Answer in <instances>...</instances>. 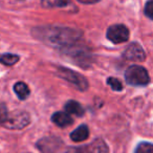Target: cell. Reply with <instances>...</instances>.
I'll use <instances>...</instances> for the list:
<instances>
[{"mask_svg": "<svg viewBox=\"0 0 153 153\" xmlns=\"http://www.w3.org/2000/svg\"><path fill=\"white\" fill-rule=\"evenodd\" d=\"M65 110L68 114H74L76 115V117H83L84 113H85V110H84L83 106H82L80 103L76 102L74 100L68 101L65 104Z\"/></svg>", "mask_w": 153, "mask_h": 153, "instance_id": "11", "label": "cell"}, {"mask_svg": "<svg viewBox=\"0 0 153 153\" xmlns=\"http://www.w3.org/2000/svg\"><path fill=\"white\" fill-rule=\"evenodd\" d=\"M51 122H53L55 125H57L58 127L65 128V127H68L69 125H71V124L74 123V120H72L71 115L68 114L67 112L58 111V112H55L51 115Z\"/></svg>", "mask_w": 153, "mask_h": 153, "instance_id": "8", "label": "cell"}, {"mask_svg": "<svg viewBox=\"0 0 153 153\" xmlns=\"http://www.w3.org/2000/svg\"><path fill=\"white\" fill-rule=\"evenodd\" d=\"M134 153H153V146L151 143L143 142L138 144Z\"/></svg>", "mask_w": 153, "mask_h": 153, "instance_id": "15", "label": "cell"}, {"mask_svg": "<svg viewBox=\"0 0 153 153\" xmlns=\"http://www.w3.org/2000/svg\"><path fill=\"white\" fill-rule=\"evenodd\" d=\"M85 151L86 153H109V148L105 140L102 138H97L86 147Z\"/></svg>", "mask_w": 153, "mask_h": 153, "instance_id": "9", "label": "cell"}, {"mask_svg": "<svg viewBox=\"0 0 153 153\" xmlns=\"http://www.w3.org/2000/svg\"><path fill=\"white\" fill-rule=\"evenodd\" d=\"M58 76H61L65 81L69 82L76 89L81 90V91H85L88 88L87 80L82 74H78L71 69H68L65 67H59L58 68Z\"/></svg>", "mask_w": 153, "mask_h": 153, "instance_id": "3", "label": "cell"}, {"mask_svg": "<svg viewBox=\"0 0 153 153\" xmlns=\"http://www.w3.org/2000/svg\"><path fill=\"white\" fill-rule=\"evenodd\" d=\"M106 37L114 44L124 43L129 39V30L123 24H114L107 30Z\"/></svg>", "mask_w": 153, "mask_h": 153, "instance_id": "5", "label": "cell"}, {"mask_svg": "<svg viewBox=\"0 0 153 153\" xmlns=\"http://www.w3.org/2000/svg\"><path fill=\"white\" fill-rule=\"evenodd\" d=\"M125 79L132 86H145L150 82V76L146 68L142 66L132 65L126 70Z\"/></svg>", "mask_w": 153, "mask_h": 153, "instance_id": "2", "label": "cell"}, {"mask_svg": "<svg viewBox=\"0 0 153 153\" xmlns=\"http://www.w3.org/2000/svg\"><path fill=\"white\" fill-rule=\"evenodd\" d=\"M19 61V56L13 55V53H3L0 55V63L7 66H12Z\"/></svg>", "mask_w": 153, "mask_h": 153, "instance_id": "14", "label": "cell"}, {"mask_svg": "<svg viewBox=\"0 0 153 153\" xmlns=\"http://www.w3.org/2000/svg\"><path fill=\"white\" fill-rule=\"evenodd\" d=\"M65 153H86L85 148H69L65 151Z\"/></svg>", "mask_w": 153, "mask_h": 153, "instance_id": "19", "label": "cell"}, {"mask_svg": "<svg viewBox=\"0 0 153 153\" xmlns=\"http://www.w3.org/2000/svg\"><path fill=\"white\" fill-rule=\"evenodd\" d=\"M41 3L44 7L51 9V7H64L68 5L69 1L68 0H42Z\"/></svg>", "mask_w": 153, "mask_h": 153, "instance_id": "13", "label": "cell"}, {"mask_svg": "<svg viewBox=\"0 0 153 153\" xmlns=\"http://www.w3.org/2000/svg\"><path fill=\"white\" fill-rule=\"evenodd\" d=\"M30 124V115L24 111H15L7 114L4 124L9 129H23Z\"/></svg>", "mask_w": 153, "mask_h": 153, "instance_id": "4", "label": "cell"}, {"mask_svg": "<svg viewBox=\"0 0 153 153\" xmlns=\"http://www.w3.org/2000/svg\"><path fill=\"white\" fill-rule=\"evenodd\" d=\"M14 91L20 100H25L30 96V88L24 82H17L14 85Z\"/></svg>", "mask_w": 153, "mask_h": 153, "instance_id": "12", "label": "cell"}, {"mask_svg": "<svg viewBox=\"0 0 153 153\" xmlns=\"http://www.w3.org/2000/svg\"><path fill=\"white\" fill-rule=\"evenodd\" d=\"M62 145V142L58 138L49 137V138H43L39 140L37 147L42 153H57L58 149Z\"/></svg>", "mask_w": 153, "mask_h": 153, "instance_id": "7", "label": "cell"}, {"mask_svg": "<svg viewBox=\"0 0 153 153\" xmlns=\"http://www.w3.org/2000/svg\"><path fill=\"white\" fill-rule=\"evenodd\" d=\"M37 37L43 42H48L56 46H64L70 45L76 42L81 36L79 32L67 27H42L37 28Z\"/></svg>", "mask_w": 153, "mask_h": 153, "instance_id": "1", "label": "cell"}, {"mask_svg": "<svg viewBox=\"0 0 153 153\" xmlns=\"http://www.w3.org/2000/svg\"><path fill=\"white\" fill-rule=\"evenodd\" d=\"M89 136V129L86 125H81L70 133V138L74 142L80 143L86 140Z\"/></svg>", "mask_w": 153, "mask_h": 153, "instance_id": "10", "label": "cell"}, {"mask_svg": "<svg viewBox=\"0 0 153 153\" xmlns=\"http://www.w3.org/2000/svg\"><path fill=\"white\" fill-rule=\"evenodd\" d=\"M7 106L2 103H0V125H3L7 117Z\"/></svg>", "mask_w": 153, "mask_h": 153, "instance_id": "17", "label": "cell"}, {"mask_svg": "<svg viewBox=\"0 0 153 153\" xmlns=\"http://www.w3.org/2000/svg\"><path fill=\"white\" fill-rule=\"evenodd\" d=\"M123 56L126 60L133 62H143L146 59V53H145L143 47L135 42L128 45V47L124 51Z\"/></svg>", "mask_w": 153, "mask_h": 153, "instance_id": "6", "label": "cell"}, {"mask_svg": "<svg viewBox=\"0 0 153 153\" xmlns=\"http://www.w3.org/2000/svg\"><path fill=\"white\" fill-rule=\"evenodd\" d=\"M107 84H108L111 87V89L114 90V91H121V90L123 89V84H122V82L120 81L119 79H117V78H112V76L108 78Z\"/></svg>", "mask_w": 153, "mask_h": 153, "instance_id": "16", "label": "cell"}, {"mask_svg": "<svg viewBox=\"0 0 153 153\" xmlns=\"http://www.w3.org/2000/svg\"><path fill=\"white\" fill-rule=\"evenodd\" d=\"M78 1H80L82 3H85V4H92V3L99 2L100 0H78Z\"/></svg>", "mask_w": 153, "mask_h": 153, "instance_id": "20", "label": "cell"}, {"mask_svg": "<svg viewBox=\"0 0 153 153\" xmlns=\"http://www.w3.org/2000/svg\"><path fill=\"white\" fill-rule=\"evenodd\" d=\"M145 14L147 15V17L152 19L153 17V1L152 0H148L145 5Z\"/></svg>", "mask_w": 153, "mask_h": 153, "instance_id": "18", "label": "cell"}]
</instances>
